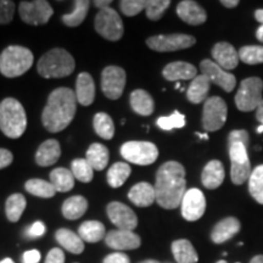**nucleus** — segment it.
Here are the masks:
<instances>
[{
  "instance_id": "obj_1",
  "label": "nucleus",
  "mask_w": 263,
  "mask_h": 263,
  "mask_svg": "<svg viewBox=\"0 0 263 263\" xmlns=\"http://www.w3.org/2000/svg\"><path fill=\"white\" fill-rule=\"evenodd\" d=\"M156 202L166 210L180 206L186 193L185 168L177 161H167L157 170L155 182Z\"/></svg>"
},
{
  "instance_id": "obj_2",
  "label": "nucleus",
  "mask_w": 263,
  "mask_h": 263,
  "mask_svg": "<svg viewBox=\"0 0 263 263\" xmlns=\"http://www.w3.org/2000/svg\"><path fill=\"white\" fill-rule=\"evenodd\" d=\"M77 111V98L70 88H58L48 98V104L42 114L45 129L51 133L64 130L72 122Z\"/></svg>"
},
{
  "instance_id": "obj_3",
  "label": "nucleus",
  "mask_w": 263,
  "mask_h": 263,
  "mask_svg": "<svg viewBox=\"0 0 263 263\" xmlns=\"http://www.w3.org/2000/svg\"><path fill=\"white\" fill-rule=\"evenodd\" d=\"M27 128V116L24 106L14 98L0 103V130L11 139H17Z\"/></svg>"
},
{
  "instance_id": "obj_4",
  "label": "nucleus",
  "mask_w": 263,
  "mask_h": 263,
  "mask_svg": "<svg viewBox=\"0 0 263 263\" xmlns=\"http://www.w3.org/2000/svg\"><path fill=\"white\" fill-rule=\"evenodd\" d=\"M74 59L67 50L55 48L38 61V73L44 78H64L74 71Z\"/></svg>"
},
{
  "instance_id": "obj_5",
  "label": "nucleus",
  "mask_w": 263,
  "mask_h": 263,
  "mask_svg": "<svg viewBox=\"0 0 263 263\" xmlns=\"http://www.w3.org/2000/svg\"><path fill=\"white\" fill-rule=\"evenodd\" d=\"M33 65V54L29 49L10 45L0 54V73L8 78L20 77Z\"/></svg>"
},
{
  "instance_id": "obj_6",
  "label": "nucleus",
  "mask_w": 263,
  "mask_h": 263,
  "mask_svg": "<svg viewBox=\"0 0 263 263\" xmlns=\"http://www.w3.org/2000/svg\"><path fill=\"white\" fill-rule=\"evenodd\" d=\"M263 81L258 77H249L240 83L235 95V105L242 112L257 110L263 98Z\"/></svg>"
},
{
  "instance_id": "obj_7",
  "label": "nucleus",
  "mask_w": 263,
  "mask_h": 263,
  "mask_svg": "<svg viewBox=\"0 0 263 263\" xmlns=\"http://www.w3.org/2000/svg\"><path fill=\"white\" fill-rule=\"evenodd\" d=\"M121 155L128 162L147 166L157 160L159 149L150 141H127L121 146Z\"/></svg>"
},
{
  "instance_id": "obj_8",
  "label": "nucleus",
  "mask_w": 263,
  "mask_h": 263,
  "mask_svg": "<svg viewBox=\"0 0 263 263\" xmlns=\"http://www.w3.org/2000/svg\"><path fill=\"white\" fill-rule=\"evenodd\" d=\"M94 26L101 37L111 42L120 41L124 32L122 18L112 8L99 10Z\"/></svg>"
},
{
  "instance_id": "obj_9",
  "label": "nucleus",
  "mask_w": 263,
  "mask_h": 263,
  "mask_svg": "<svg viewBox=\"0 0 263 263\" xmlns=\"http://www.w3.org/2000/svg\"><path fill=\"white\" fill-rule=\"evenodd\" d=\"M229 157L232 161L230 167V178L235 185H241L251 176V163H250L248 147L244 144L236 143L229 147Z\"/></svg>"
},
{
  "instance_id": "obj_10",
  "label": "nucleus",
  "mask_w": 263,
  "mask_h": 263,
  "mask_svg": "<svg viewBox=\"0 0 263 263\" xmlns=\"http://www.w3.org/2000/svg\"><path fill=\"white\" fill-rule=\"evenodd\" d=\"M228 115L226 101L219 97L209 98L203 104L202 127L206 132H216L224 126Z\"/></svg>"
},
{
  "instance_id": "obj_11",
  "label": "nucleus",
  "mask_w": 263,
  "mask_h": 263,
  "mask_svg": "<svg viewBox=\"0 0 263 263\" xmlns=\"http://www.w3.org/2000/svg\"><path fill=\"white\" fill-rule=\"evenodd\" d=\"M196 39L193 35L184 34V33H173V34H159L150 37L146 41L147 47L151 50L167 52L177 51L183 49L192 48L195 45Z\"/></svg>"
},
{
  "instance_id": "obj_12",
  "label": "nucleus",
  "mask_w": 263,
  "mask_h": 263,
  "mask_svg": "<svg viewBox=\"0 0 263 263\" xmlns=\"http://www.w3.org/2000/svg\"><path fill=\"white\" fill-rule=\"evenodd\" d=\"M18 14L21 20L27 25H45L54 14L51 5L45 0L34 2H21L18 6Z\"/></svg>"
},
{
  "instance_id": "obj_13",
  "label": "nucleus",
  "mask_w": 263,
  "mask_h": 263,
  "mask_svg": "<svg viewBox=\"0 0 263 263\" xmlns=\"http://www.w3.org/2000/svg\"><path fill=\"white\" fill-rule=\"evenodd\" d=\"M126 87V71L118 66H107L101 73V90L111 100H117Z\"/></svg>"
},
{
  "instance_id": "obj_14",
  "label": "nucleus",
  "mask_w": 263,
  "mask_h": 263,
  "mask_svg": "<svg viewBox=\"0 0 263 263\" xmlns=\"http://www.w3.org/2000/svg\"><path fill=\"white\" fill-rule=\"evenodd\" d=\"M182 216L189 222H195L203 216L206 211V199L200 189L186 190L182 200Z\"/></svg>"
},
{
  "instance_id": "obj_15",
  "label": "nucleus",
  "mask_w": 263,
  "mask_h": 263,
  "mask_svg": "<svg viewBox=\"0 0 263 263\" xmlns=\"http://www.w3.org/2000/svg\"><path fill=\"white\" fill-rule=\"evenodd\" d=\"M200 68H201L202 74H205L211 83L221 87L227 93H230L235 88V76L223 70L221 66L217 65L215 61L205 59V60L200 62Z\"/></svg>"
},
{
  "instance_id": "obj_16",
  "label": "nucleus",
  "mask_w": 263,
  "mask_h": 263,
  "mask_svg": "<svg viewBox=\"0 0 263 263\" xmlns=\"http://www.w3.org/2000/svg\"><path fill=\"white\" fill-rule=\"evenodd\" d=\"M107 217L111 223L121 230L133 232L138 226V217L133 210L122 202H110L106 207Z\"/></svg>"
},
{
  "instance_id": "obj_17",
  "label": "nucleus",
  "mask_w": 263,
  "mask_h": 263,
  "mask_svg": "<svg viewBox=\"0 0 263 263\" xmlns=\"http://www.w3.org/2000/svg\"><path fill=\"white\" fill-rule=\"evenodd\" d=\"M105 242L114 250H136L140 246V236L130 230H111L105 236Z\"/></svg>"
},
{
  "instance_id": "obj_18",
  "label": "nucleus",
  "mask_w": 263,
  "mask_h": 263,
  "mask_svg": "<svg viewBox=\"0 0 263 263\" xmlns=\"http://www.w3.org/2000/svg\"><path fill=\"white\" fill-rule=\"evenodd\" d=\"M212 57L216 64L226 71L234 70L240 61L239 52L230 43L227 42L217 43L212 49Z\"/></svg>"
},
{
  "instance_id": "obj_19",
  "label": "nucleus",
  "mask_w": 263,
  "mask_h": 263,
  "mask_svg": "<svg viewBox=\"0 0 263 263\" xmlns=\"http://www.w3.org/2000/svg\"><path fill=\"white\" fill-rule=\"evenodd\" d=\"M177 15L182 21L192 26L202 25L207 20V14L201 5L193 0H184L177 5Z\"/></svg>"
},
{
  "instance_id": "obj_20",
  "label": "nucleus",
  "mask_w": 263,
  "mask_h": 263,
  "mask_svg": "<svg viewBox=\"0 0 263 263\" xmlns=\"http://www.w3.org/2000/svg\"><path fill=\"white\" fill-rule=\"evenodd\" d=\"M241 229L240 221L235 217H227L213 227L211 232V240L215 244H223L235 236Z\"/></svg>"
},
{
  "instance_id": "obj_21",
  "label": "nucleus",
  "mask_w": 263,
  "mask_h": 263,
  "mask_svg": "<svg viewBox=\"0 0 263 263\" xmlns=\"http://www.w3.org/2000/svg\"><path fill=\"white\" fill-rule=\"evenodd\" d=\"M162 76L167 81H186L194 80L197 76L196 67L189 62L185 61H174L171 62L163 68Z\"/></svg>"
},
{
  "instance_id": "obj_22",
  "label": "nucleus",
  "mask_w": 263,
  "mask_h": 263,
  "mask_svg": "<svg viewBox=\"0 0 263 263\" xmlns=\"http://www.w3.org/2000/svg\"><path fill=\"white\" fill-rule=\"evenodd\" d=\"M224 166L221 161L212 160L206 164L201 174V182L203 186L210 190L217 189L224 182Z\"/></svg>"
},
{
  "instance_id": "obj_23",
  "label": "nucleus",
  "mask_w": 263,
  "mask_h": 263,
  "mask_svg": "<svg viewBox=\"0 0 263 263\" xmlns=\"http://www.w3.org/2000/svg\"><path fill=\"white\" fill-rule=\"evenodd\" d=\"M76 98L77 103L83 106H89L95 99V84L91 76L88 72L78 74L76 82Z\"/></svg>"
},
{
  "instance_id": "obj_24",
  "label": "nucleus",
  "mask_w": 263,
  "mask_h": 263,
  "mask_svg": "<svg viewBox=\"0 0 263 263\" xmlns=\"http://www.w3.org/2000/svg\"><path fill=\"white\" fill-rule=\"evenodd\" d=\"M128 197L138 207L151 206L156 201L155 188L146 182H141L132 186L128 193Z\"/></svg>"
},
{
  "instance_id": "obj_25",
  "label": "nucleus",
  "mask_w": 263,
  "mask_h": 263,
  "mask_svg": "<svg viewBox=\"0 0 263 263\" xmlns=\"http://www.w3.org/2000/svg\"><path fill=\"white\" fill-rule=\"evenodd\" d=\"M61 156V147L58 140L49 139L41 144L35 154V162L42 167H48L57 163Z\"/></svg>"
},
{
  "instance_id": "obj_26",
  "label": "nucleus",
  "mask_w": 263,
  "mask_h": 263,
  "mask_svg": "<svg viewBox=\"0 0 263 263\" xmlns=\"http://www.w3.org/2000/svg\"><path fill=\"white\" fill-rule=\"evenodd\" d=\"M211 82L205 74H197L186 90V98L192 104H200L207 100Z\"/></svg>"
},
{
  "instance_id": "obj_27",
  "label": "nucleus",
  "mask_w": 263,
  "mask_h": 263,
  "mask_svg": "<svg viewBox=\"0 0 263 263\" xmlns=\"http://www.w3.org/2000/svg\"><path fill=\"white\" fill-rule=\"evenodd\" d=\"M130 107L140 116H150L155 110V103L146 90L137 89L130 93Z\"/></svg>"
},
{
  "instance_id": "obj_28",
  "label": "nucleus",
  "mask_w": 263,
  "mask_h": 263,
  "mask_svg": "<svg viewBox=\"0 0 263 263\" xmlns=\"http://www.w3.org/2000/svg\"><path fill=\"white\" fill-rule=\"evenodd\" d=\"M55 238H57L59 244L65 250L70 251L71 254L80 255L84 251L83 240L81 239L80 235L76 234L74 232H72L70 229H59L57 234H55Z\"/></svg>"
},
{
  "instance_id": "obj_29",
  "label": "nucleus",
  "mask_w": 263,
  "mask_h": 263,
  "mask_svg": "<svg viewBox=\"0 0 263 263\" xmlns=\"http://www.w3.org/2000/svg\"><path fill=\"white\" fill-rule=\"evenodd\" d=\"M172 252L177 263H197L199 255L189 240L179 239L172 242Z\"/></svg>"
},
{
  "instance_id": "obj_30",
  "label": "nucleus",
  "mask_w": 263,
  "mask_h": 263,
  "mask_svg": "<svg viewBox=\"0 0 263 263\" xmlns=\"http://www.w3.org/2000/svg\"><path fill=\"white\" fill-rule=\"evenodd\" d=\"M87 209L88 201L85 197L80 195L72 196L65 200V202L62 203V215L66 219L76 221L87 212Z\"/></svg>"
},
{
  "instance_id": "obj_31",
  "label": "nucleus",
  "mask_w": 263,
  "mask_h": 263,
  "mask_svg": "<svg viewBox=\"0 0 263 263\" xmlns=\"http://www.w3.org/2000/svg\"><path fill=\"white\" fill-rule=\"evenodd\" d=\"M110 154L108 149L103 144L94 143L87 151V160L94 171H103L107 166Z\"/></svg>"
},
{
  "instance_id": "obj_32",
  "label": "nucleus",
  "mask_w": 263,
  "mask_h": 263,
  "mask_svg": "<svg viewBox=\"0 0 263 263\" xmlns=\"http://www.w3.org/2000/svg\"><path fill=\"white\" fill-rule=\"evenodd\" d=\"M50 183L55 190L60 193H67L74 186V177L67 168H55L50 173Z\"/></svg>"
},
{
  "instance_id": "obj_33",
  "label": "nucleus",
  "mask_w": 263,
  "mask_h": 263,
  "mask_svg": "<svg viewBox=\"0 0 263 263\" xmlns=\"http://www.w3.org/2000/svg\"><path fill=\"white\" fill-rule=\"evenodd\" d=\"M90 3L88 0H77L73 4V10L68 14L62 15V22L68 27H78L87 17Z\"/></svg>"
},
{
  "instance_id": "obj_34",
  "label": "nucleus",
  "mask_w": 263,
  "mask_h": 263,
  "mask_svg": "<svg viewBox=\"0 0 263 263\" xmlns=\"http://www.w3.org/2000/svg\"><path fill=\"white\" fill-rule=\"evenodd\" d=\"M78 235L83 241L98 242L105 236V226L99 221H87L82 223L78 229Z\"/></svg>"
},
{
  "instance_id": "obj_35",
  "label": "nucleus",
  "mask_w": 263,
  "mask_h": 263,
  "mask_svg": "<svg viewBox=\"0 0 263 263\" xmlns=\"http://www.w3.org/2000/svg\"><path fill=\"white\" fill-rule=\"evenodd\" d=\"M27 201L22 194H12L8 197L5 203V213L10 222H18L26 210Z\"/></svg>"
},
{
  "instance_id": "obj_36",
  "label": "nucleus",
  "mask_w": 263,
  "mask_h": 263,
  "mask_svg": "<svg viewBox=\"0 0 263 263\" xmlns=\"http://www.w3.org/2000/svg\"><path fill=\"white\" fill-rule=\"evenodd\" d=\"M130 166L127 162H116L107 171V183L112 188H120L130 176Z\"/></svg>"
},
{
  "instance_id": "obj_37",
  "label": "nucleus",
  "mask_w": 263,
  "mask_h": 263,
  "mask_svg": "<svg viewBox=\"0 0 263 263\" xmlns=\"http://www.w3.org/2000/svg\"><path fill=\"white\" fill-rule=\"evenodd\" d=\"M94 130L103 139L110 140L115 136V124L112 118L105 112H98L93 120Z\"/></svg>"
},
{
  "instance_id": "obj_38",
  "label": "nucleus",
  "mask_w": 263,
  "mask_h": 263,
  "mask_svg": "<svg viewBox=\"0 0 263 263\" xmlns=\"http://www.w3.org/2000/svg\"><path fill=\"white\" fill-rule=\"evenodd\" d=\"M25 188L29 194L38 197H43V199L52 197L57 193V190H55L50 182L43 179H29L28 182H26Z\"/></svg>"
},
{
  "instance_id": "obj_39",
  "label": "nucleus",
  "mask_w": 263,
  "mask_h": 263,
  "mask_svg": "<svg viewBox=\"0 0 263 263\" xmlns=\"http://www.w3.org/2000/svg\"><path fill=\"white\" fill-rule=\"evenodd\" d=\"M249 192L258 203L263 205V164L256 167L249 178Z\"/></svg>"
},
{
  "instance_id": "obj_40",
  "label": "nucleus",
  "mask_w": 263,
  "mask_h": 263,
  "mask_svg": "<svg viewBox=\"0 0 263 263\" xmlns=\"http://www.w3.org/2000/svg\"><path fill=\"white\" fill-rule=\"evenodd\" d=\"M71 172L74 178L82 183H89L94 176L93 167L84 159H76L72 161Z\"/></svg>"
},
{
  "instance_id": "obj_41",
  "label": "nucleus",
  "mask_w": 263,
  "mask_h": 263,
  "mask_svg": "<svg viewBox=\"0 0 263 263\" xmlns=\"http://www.w3.org/2000/svg\"><path fill=\"white\" fill-rule=\"evenodd\" d=\"M239 59L244 64L258 65L263 64L262 45H246L239 50Z\"/></svg>"
},
{
  "instance_id": "obj_42",
  "label": "nucleus",
  "mask_w": 263,
  "mask_h": 263,
  "mask_svg": "<svg viewBox=\"0 0 263 263\" xmlns=\"http://www.w3.org/2000/svg\"><path fill=\"white\" fill-rule=\"evenodd\" d=\"M170 5V0H146L145 11L147 18L151 21H159Z\"/></svg>"
},
{
  "instance_id": "obj_43",
  "label": "nucleus",
  "mask_w": 263,
  "mask_h": 263,
  "mask_svg": "<svg viewBox=\"0 0 263 263\" xmlns=\"http://www.w3.org/2000/svg\"><path fill=\"white\" fill-rule=\"evenodd\" d=\"M156 124L162 130H172L177 129V128H183L185 126V116L180 114L179 111H174L171 116L160 117L156 121Z\"/></svg>"
},
{
  "instance_id": "obj_44",
  "label": "nucleus",
  "mask_w": 263,
  "mask_h": 263,
  "mask_svg": "<svg viewBox=\"0 0 263 263\" xmlns=\"http://www.w3.org/2000/svg\"><path fill=\"white\" fill-rule=\"evenodd\" d=\"M145 8L146 0H122V2H120L121 11L128 17L137 16L143 10H145Z\"/></svg>"
},
{
  "instance_id": "obj_45",
  "label": "nucleus",
  "mask_w": 263,
  "mask_h": 263,
  "mask_svg": "<svg viewBox=\"0 0 263 263\" xmlns=\"http://www.w3.org/2000/svg\"><path fill=\"white\" fill-rule=\"evenodd\" d=\"M15 14V4L10 0H0V25H8Z\"/></svg>"
},
{
  "instance_id": "obj_46",
  "label": "nucleus",
  "mask_w": 263,
  "mask_h": 263,
  "mask_svg": "<svg viewBox=\"0 0 263 263\" xmlns=\"http://www.w3.org/2000/svg\"><path fill=\"white\" fill-rule=\"evenodd\" d=\"M236 143H241L244 144L246 147H249L250 136L248 132L245 129H236V130L230 132L228 136V147Z\"/></svg>"
},
{
  "instance_id": "obj_47",
  "label": "nucleus",
  "mask_w": 263,
  "mask_h": 263,
  "mask_svg": "<svg viewBox=\"0 0 263 263\" xmlns=\"http://www.w3.org/2000/svg\"><path fill=\"white\" fill-rule=\"evenodd\" d=\"M47 232V227L42 222H34L33 224L27 229V236L28 238H39V236L44 235Z\"/></svg>"
},
{
  "instance_id": "obj_48",
  "label": "nucleus",
  "mask_w": 263,
  "mask_h": 263,
  "mask_svg": "<svg viewBox=\"0 0 263 263\" xmlns=\"http://www.w3.org/2000/svg\"><path fill=\"white\" fill-rule=\"evenodd\" d=\"M45 263H65V254L61 249H51L45 258Z\"/></svg>"
},
{
  "instance_id": "obj_49",
  "label": "nucleus",
  "mask_w": 263,
  "mask_h": 263,
  "mask_svg": "<svg viewBox=\"0 0 263 263\" xmlns=\"http://www.w3.org/2000/svg\"><path fill=\"white\" fill-rule=\"evenodd\" d=\"M103 263H130V259L123 252H114V254L107 255Z\"/></svg>"
},
{
  "instance_id": "obj_50",
  "label": "nucleus",
  "mask_w": 263,
  "mask_h": 263,
  "mask_svg": "<svg viewBox=\"0 0 263 263\" xmlns=\"http://www.w3.org/2000/svg\"><path fill=\"white\" fill-rule=\"evenodd\" d=\"M41 261V252L38 250H29L22 256V263H39Z\"/></svg>"
},
{
  "instance_id": "obj_51",
  "label": "nucleus",
  "mask_w": 263,
  "mask_h": 263,
  "mask_svg": "<svg viewBox=\"0 0 263 263\" xmlns=\"http://www.w3.org/2000/svg\"><path fill=\"white\" fill-rule=\"evenodd\" d=\"M12 160H14V156H12V154L9 150L0 149V170L5 168L9 164H11Z\"/></svg>"
},
{
  "instance_id": "obj_52",
  "label": "nucleus",
  "mask_w": 263,
  "mask_h": 263,
  "mask_svg": "<svg viewBox=\"0 0 263 263\" xmlns=\"http://www.w3.org/2000/svg\"><path fill=\"white\" fill-rule=\"evenodd\" d=\"M111 3H112V2H111V0H95L94 6H97L98 9L103 10V9L110 8Z\"/></svg>"
},
{
  "instance_id": "obj_53",
  "label": "nucleus",
  "mask_w": 263,
  "mask_h": 263,
  "mask_svg": "<svg viewBox=\"0 0 263 263\" xmlns=\"http://www.w3.org/2000/svg\"><path fill=\"white\" fill-rule=\"evenodd\" d=\"M221 4L228 9H233L239 5V0H222Z\"/></svg>"
},
{
  "instance_id": "obj_54",
  "label": "nucleus",
  "mask_w": 263,
  "mask_h": 263,
  "mask_svg": "<svg viewBox=\"0 0 263 263\" xmlns=\"http://www.w3.org/2000/svg\"><path fill=\"white\" fill-rule=\"evenodd\" d=\"M256 118H257L258 122H261V123L263 122V100H262L261 105L258 106L257 110H256Z\"/></svg>"
},
{
  "instance_id": "obj_55",
  "label": "nucleus",
  "mask_w": 263,
  "mask_h": 263,
  "mask_svg": "<svg viewBox=\"0 0 263 263\" xmlns=\"http://www.w3.org/2000/svg\"><path fill=\"white\" fill-rule=\"evenodd\" d=\"M255 18L257 20L259 24L263 25V9H258L255 11Z\"/></svg>"
},
{
  "instance_id": "obj_56",
  "label": "nucleus",
  "mask_w": 263,
  "mask_h": 263,
  "mask_svg": "<svg viewBox=\"0 0 263 263\" xmlns=\"http://www.w3.org/2000/svg\"><path fill=\"white\" fill-rule=\"evenodd\" d=\"M256 38H257L261 43H263V25L259 26L257 31H256Z\"/></svg>"
},
{
  "instance_id": "obj_57",
  "label": "nucleus",
  "mask_w": 263,
  "mask_h": 263,
  "mask_svg": "<svg viewBox=\"0 0 263 263\" xmlns=\"http://www.w3.org/2000/svg\"><path fill=\"white\" fill-rule=\"evenodd\" d=\"M250 263H263V255H257L255 257H252Z\"/></svg>"
},
{
  "instance_id": "obj_58",
  "label": "nucleus",
  "mask_w": 263,
  "mask_h": 263,
  "mask_svg": "<svg viewBox=\"0 0 263 263\" xmlns=\"http://www.w3.org/2000/svg\"><path fill=\"white\" fill-rule=\"evenodd\" d=\"M196 136H197V137H199V138H200V139H205V140H207V139H209V136H207V134H206V133H203V134H201V133H197V132H196Z\"/></svg>"
},
{
  "instance_id": "obj_59",
  "label": "nucleus",
  "mask_w": 263,
  "mask_h": 263,
  "mask_svg": "<svg viewBox=\"0 0 263 263\" xmlns=\"http://www.w3.org/2000/svg\"><path fill=\"white\" fill-rule=\"evenodd\" d=\"M0 263H15V262L12 261L11 258H4V259H2V261H0Z\"/></svg>"
},
{
  "instance_id": "obj_60",
  "label": "nucleus",
  "mask_w": 263,
  "mask_h": 263,
  "mask_svg": "<svg viewBox=\"0 0 263 263\" xmlns=\"http://www.w3.org/2000/svg\"><path fill=\"white\" fill-rule=\"evenodd\" d=\"M139 263H160L159 261H155V259H146V261L139 262Z\"/></svg>"
},
{
  "instance_id": "obj_61",
  "label": "nucleus",
  "mask_w": 263,
  "mask_h": 263,
  "mask_svg": "<svg viewBox=\"0 0 263 263\" xmlns=\"http://www.w3.org/2000/svg\"><path fill=\"white\" fill-rule=\"evenodd\" d=\"M257 133H259V134L263 133V126H262V124L257 128Z\"/></svg>"
},
{
  "instance_id": "obj_62",
  "label": "nucleus",
  "mask_w": 263,
  "mask_h": 263,
  "mask_svg": "<svg viewBox=\"0 0 263 263\" xmlns=\"http://www.w3.org/2000/svg\"><path fill=\"white\" fill-rule=\"evenodd\" d=\"M179 88H180V84L177 83V84H176V89H179Z\"/></svg>"
},
{
  "instance_id": "obj_63",
  "label": "nucleus",
  "mask_w": 263,
  "mask_h": 263,
  "mask_svg": "<svg viewBox=\"0 0 263 263\" xmlns=\"http://www.w3.org/2000/svg\"><path fill=\"white\" fill-rule=\"evenodd\" d=\"M217 263H227V261H224V259H221V261H218Z\"/></svg>"
},
{
  "instance_id": "obj_64",
  "label": "nucleus",
  "mask_w": 263,
  "mask_h": 263,
  "mask_svg": "<svg viewBox=\"0 0 263 263\" xmlns=\"http://www.w3.org/2000/svg\"><path fill=\"white\" fill-rule=\"evenodd\" d=\"M236 263H239V262H236Z\"/></svg>"
}]
</instances>
